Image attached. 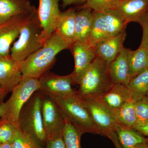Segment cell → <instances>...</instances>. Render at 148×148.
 Here are the masks:
<instances>
[{"label":"cell","instance_id":"1","mask_svg":"<svg viewBox=\"0 0 148 148\" xmlns=\"http://www.w3.org/2000/svg\"><path fill=\"white\" fill-rule=\"evenodd\" d=\"M72 44L55 32L40 48L27 57L21 65L23 77L39 79L47 73L59 52L70 49Z\"/></svg>","mask_w":148,"mask_h":148},{"label":"cell","instance_id":"2","mask_svg":"<svg viewBox=\"0 0 148 148\" xmlns=\"http://www.w3.org/2000/svg\"><path fill=\"white\" fill-rule=\"evenodd\" d=\"M78 84L79 88L75 93L83 100L99 98L113 85L108 66L96 56L80 79Z\"/></svg>","mask_w":148,"mask_h":148},{"label":"cell","instance_id":"3","mask_svg":"<svg viewBox=\"0 0 148 148\" xmlns=\"http://www.w3.org/2000/svg\"><path fill=\"white\" fill-rule=\"evenodd\" d=\"M58 104L64 118L81 133L97 134L84 101L76 94L65 98L51 97Z\"/></svg>","mask_w":148,"mask_h":148},{"label":"cell","instance_id":"4","mask_svg":"<svg viewBox=\"0 0 148 148\" xmlns=\"http://www.w3.org/2000/svg\"><path fill=\"white\" fill-rule=\"evenodd\" d=\"M39 88L38 79L23 77L12 91L9 99L0 104V119L10 122L18 126V116L21 109Z\"/></svg>","mask_w":148,"mask_h":148},{"label":"cell","instance_id":"5","mask_svg":"<svg viewBox=\"0 0 148 148\" xmlns=\"http://www.w3.org/2000/svg\"><path fill=\"white\" fill-rule=\"evenodd\" d=\"M41 100V93L36 91L21 109L18 125L21 131L32 135L42 145H45L47 138L43 126Z\"/></svg>","mask_w":148,"mask_h":148},{"label":"cell","instance_id":"6","mask_svg":"<svg viewBox=\"0 0 148 148\" xmlns=\"http://www.w3.org/2000/svg\"><path fill=\"white\" fill-rule=\"evenodd\" d=\"M42 30L37 12L22 27L18 40L10 49V55L16 62L22 64L27 57L42 46Z\"/></svg>","mask_w":148,"mask_h":148},{"label":"cell","instance_id":"7","mask_svg":"<svg viewBox=\"0 0 148 148\" xmlns=\"http://www.w3.org/2000/svg\"><path fill=\"white\" fill-rule=\"evenodd\" d=\"M93 11L92 31L88 42L90 45L94 47L101 41L125 30L127 23L115 10Z\"/></svg>","mask_w":148,"mask_h":148},{"label":"cell","instance_id":"8","mask_svg":"<svg viewBox=\"0 0 148 148\" xmlns=\"http://www.w3.org/2000/svg\"><path fill=\"white\" fill-rule=\"evenodd\" d=\"M40 93L43 126L47 140L55 139L62 136L65 119L54 99L49 95Z\"/></svg>","mask_w":148,"mask_h":148},{"label":"cell","instance_id":"9","mask_svg":"<svg viewBox=\"0 0 148 148\" xmlns=\"http://www.w3.org/2000/svg\"><path fill=\"white\" fill-rule=\"evenodd\" d=\"M95 126L97 134L108 137L117 125L112 111L98 98L83 100Z\"/></svg>","mask_w":148,"mask_h":148},{"label":"cell","instance_id":"10","mask_svg":"<svg viewBox=\"0 0 148 148\" xmlns=\"http://www.w3.org/2000/svg\"><path fill=\"white\" fill-rule=\"evenodd\" d=\"M38 12L34 11L14 16L0 24V57L10 54V46L18 38L22 27Z\"/></svg>","mask_w":148,"mask_h":148},{"label":"cell","instance_id":"11","mask_svg":"<svg viewBox=\"0 0 148 148\" xmlns=\"http://www.w3.org/2000/svg\"><path fill=\"white\" fill-rule=\"evenodd\" d=\"M38 91L51 96L65 98L75 94L71 74L60 76L51 73L44 74L38 79Z\"/></svg>","mask_w":148,"mask_h":148},{"label":"cell","instance_id":"12","mask_svg":"<svg viewBox=\"0 0 148 148\" xmlns=\"http://www.w3.org/2000/svg\"><path fill=\"white\" fill-rule=\"evenodd\" d=\"M38 15L41 27V39L43 43L55 32L61 12L59 0H38Z\"/></svg>","mask_w":148,"mask_h":148},{"label":"cell","instance_id":"13","mask_svg":"<svg viewBox=\"0 0 148 148\" xmlns=\"http://www.w3.org/2000/svg\"><path fill=\"white\" fill-rule=\"evenodd\" d=\"M69 49L75 61V68L71 74L73 85L78 84L80 79L96 57L95 49L88 43L75 42Z\"/></svg>","mask_w":148,"mask_h":148},{"label":"cell","instance_id":"14","mask_svg":"<svg viewBox=\"0 0 148 148\" xmlns=\"http://www.w3.org/2000/svg\"><path fill=\"white\" fill-rule=\"evenodd\" d=\"M22 64L16 62L10 54L0 57V85L8 93L23 79Z\"/></svg>","mask_w":148,"mask_h":148},{"label":"cell","instance_id":"15","mask_svg":"<svg viewBox=\"0 0 148 148\" xmlns=\"http://www.w3.org/2000/svg\"><path fill=\"white\" fill-rule=\"evenodd\" d=\"M125 30L119 34L101 41L94 46L96 56L109 66L122 50L126 38Z\"/></svg>","mask_w":148,"mask_h":148},{"label":"cell","instance_id":"16","mask_svg":"<svg viewBox=\"0 0 148 148\" xmlns=\"http://www.w3.org/2000/svg\"><path fill=\"white\" fill-rule=\"evenodd\" d=\"M130 50L123 47L116 58L109 64V74L113 84L127 86L131 80L129 66Z\"/></svg>","mask_w":148,"mask_h":148},{"label":"cell","instance_id":"17","mask_svg":"<svg viewBox=\"0 0 148 148\" xmlns=\"http://www.w3.org/2000/svg\"><path fill=\"white\" fill-rule=\"evenodd\" d=\"M80 9L76 12L74 42L88 43L92 31L93 11L89 8Z\"/></svg>","mask_w":148,"mask_h":148},{"label":"cell","instance_id":"18","mask_svg":"<svg viewBox=\"0 0 148 148\" xmlns=\"http://www.w3.org/2000/svg\"><path fill=\"white\" fill-rule=\"evenodd\" d=\"M132 98V92L127 86L114 84L98 98L113 111L119 108Z\"/></svg>","mask_w":148,"mask_h":148},{"label":"cell","instance_id":"19","mask_svg":"<svg viewBox=\"0 0 148 148\" xmlns=\"http://www.w3.org/2000/svg\"><path fill=\"white\" fill-rule=\"evenodd\" d=\"M148 8V0H122L115 10L127 24L138 22Z\"/></svg>","mask_w":148,"mask_h":148},{"label":"cell","instance_id":"20","mask_svg":"<svg viewBox=\"0 0 148 148\" xmlns=\"http://www.w3.org/2000/svg\"><path fill=\"white\" fill-rule=\"evenodd\" d=\"M36 9L29 0H0V24L14 16Z\"/></svg>","mask_w":148,"mask_h":148},{"label":"cell","instance_id":"21","mask_svg":"<svg viewBox=\"0 0 148 148\" xmlns=\"http://www.w3.org/2000/svg\"><path fill=\"white\" fill-rule=\"evenodd\" d=\"M75 16L74 9L61 12L55 30L63 39L71 44L73 43L75 38Z\"/></svg>","mask_w":148,"mask_h":148},{"label":"cell","instance_id":"22","mask_svg":"<svg viewBox=\"0 0 148 148\" xmlns=\"http://www.w3.org/2000/svg\"><path fill=\"white\" fill-rule=\"evenodd\" d=\"M114 132L123 148H133L140 144L147 143V139L131 127H125L118 124L116 127Z\"/></svg>","mask_w":148,"mask_h":148},{"label":"cell","instance_id":"23","mask_svg":"<svg viewBox=\"0 0 148 148\" xmlns=\"http://www.w3.org/2000/svg\"><path fill=\"white\" fill-rule=\"evenodd\" d=\"M129 66L130 75L131 79L147 69L148 49L140 46L137 50H130Z\"/></svg>","mask_w":148,"mask_h":148},{"label":"cell","instance_id":"24","mask_svg":"<svg viewBox=\"0 0 148 148\" xmlns=\"http://www.w3.org/2000/svg\"><path fill=\"white\" fill-rule=\"evenodd\" d=\"M135 102L133 98L128 100L119 108L113 111L118 124L132 128L137 123Z\"/></svg>","mask_w":148,"mask_h":148},{"label":"cell","instance_id":"25","mask_svg":"<svg viewBox=\"0 0 148 148\" xmlns=\"http://www.w3.org/2000/svg\"><path fill=\"white\" fill-rule=\"evenodd\" d=\"M127 86L135 101L145 97L148 92V68L132 78Z\"/></svg>","mask_w":148,"mask_h":148},{"label":"cell","instance_id":"26","mask_svg":"<svg viewBox=\"0 0 148 148\" xmlns=\"http://www.w3.org/2000/svg\"><path fill=\"white\" fill-rule=\"evenodd\" d=\"M65 120L62 137L65 148H82L81 138L82 135L67 120Z\"/></svg>","mask_w":148,"mask_h":148},{"label":"cell","instance_id":"27","mask_svg":"<svg viewBox=\"0 0 148 148\" xmlns=\"http://www.w3.org/2000/svg\"><path fill=\"white\" fill-rule=\"evenodd\" d=\"M11 144L12 148H43L34 137L22 132L19 128Z\"/></svg>","mask_w":148,"mask_h":148},{"label":"cell","instance_id":"28","mask_svg":"<svg viewBox=\"0 0 148 148\" xmlns=\"http://www.w3.org/2000/svg\"><path fill=\"white\" fill-rule=\"evenodd\" d=\"M122 0H88L80 7L89 8L93 11L106 12L115 9Z\"/></svg>","mask_w":148,"mask_h":148},{"label":"cell","instance_id":"29","mask_svg":"<svg viewBox=\"0 0 148 148\" xmlns=\"http://www.w3.org/2000/svg\"><path fill=\"white\" fill-rule=\"evenodd\" d=\"M18 129L14 123L0 119V143H12Z\"/></svg>","mask_w":148,"mask_h":148},{"label":"cell","instance_id":"30","mask_svg":"<svg viewBox=\"0 0 148 148\" xmlns=\"http://www.w3.org/2000/svg\"><path fill=\"white\" fill-rule=\"evenodd\" d=\"M135 111L137 118L136 124L148 122V98L147 96L136 101Z\"/></svg>","mask_w":148,"mask_h":148},{"label":"cell","instance_id":"31","mask_svg":"<svg viewBox=\"0 0 148 148\" xmlns=\"http://www.w3.org/2000/svg\"><path fill=\"white\" fill-rule=\"evenodd\" d=\"M138 23L143 29V37L140 46L148 49V8L139 19Z\"/></svg>","mask_w":148,"mask_h":148},{"label":"cell","instance_id":"32","mask_svg":"<svg viewBox=\"0 0 148 148\" xmlns=\"http://www.w3.org/2000/svg\"><path fill=\"white\" fill-rule=\"evenodd\" d=\"M45 148H65L62 136L55 139L48 140Z\"/></svg>","mask_w":148,"mask_h":148},{"label":"cell","instance_id":"33","mask_svg":"<svg viewBox=\"0 0 148 148\" xmlns=\"http://www.w3.org/2000/svg\"><path fill=\"white\" fill-rule=\"evenodd\" d=\"M132 128L137 130L142 135L148 137V122L141 124H136Z\"/></svg>","mask_w":148,"mask_h":148},{"label":"cell","instance_id":"34","mask_svg":"<svg viewBox=\"0 0 148 148\" xmlns=\"http://www.w3.org/2000/svg\"><path fill=\"white\" fill-rule=\"evenodd\" d=\"M108 138L110 139L111 141L113 143L116 148H123L122 147L121 145L120 144L116 134L114 131L111 132L110 135H109Z\"/></svg>","mask_w":148,"mask_h":148},{"label":"cell","instance_id":"35","mask_svg":"<svg viewBox=\"0 0 148 148\" xmlns=\"http://www.w3.org/2000/svg\"><path fill=\"white\" fill-rule=\"evenodd\" d=\"M64 7L71 5L81 4V0H62Z\"/></svg>","mask_w":148,"mask_h":148},{"label":"cell","instance_id":"36","mask_svg":"<svg viewBox=\"0 0 148 148\" xmlns=\"http://www.w3.org/2000/svg\"><path fill=\"white\" fill-rule=\"evenodd\" d=\"M8 92L4 90L0 85V104L3 102L4 99L7 95Z\"/></svg>","mask_w":148,"mask_h":148},{"label":"cell","instance_id":"37","mask_svg":"<svg viewBox=\"0 0 148 148\" xmlns=\"http://www.w3.org/2000/svg\"><path fill=\"white\" fill-rule=\"evenodd\" d=\"M0 148H12L11 143H0Z\"/></svg>","mask_w":148,"mask_h":148},{"label":"cell","instance_id":"38","mask_svg":"<svg viewBox=\"0 0 148 148\" xmlns=\"http://www.w3.org/2000/svg\"><path fill=\"white\" fill-rule=\"evenodd\" d=\"M133 148H148V144L147 143L140 144V145L135 146Z\"/></svg>","mask_w":148,"mask_h":148},{"label":"cell","instance_id":"39","mask_svg":"<svg viewBox=\"0 0 148 148\" xmlns=\"http://www.w3.org/2000/svg\"><path fill=\"white\" fill-rule=\"evenodd\" d=\"M88 1V0H81V4H83V5L86 2H87Z\"/></svg>","mask_w":148,"mask_h":148},{"label":"cell","instance_id":"40","mask_svg":"<svg viewBox=\"0 0 148 148\" xmlns=\"http://www.w3.org/2000/svg\"><path fill=\"white\" fill-rule=\"evenodd\" d=\"M146 96H147V97L148 98V92H147V95H146Z\"/></svg>","mask_w":148,"mask_h":148},{"label":"cell","instance_id":"41","mask_svg":"<svg viewBox=\"0 0 148 148\" xmlns=\"http://www.w3.org/2000/svg\"><path fill=\"white\" fill-rule=\"evenodd\" d=\"M147 144H148V139H147Z\"/></svg>","mask_w":148,"mask_h":148}]
</instances>
